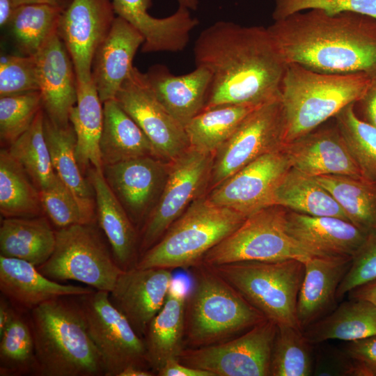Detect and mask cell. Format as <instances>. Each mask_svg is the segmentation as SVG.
<instances>
[{
  "label": "cell",
  "mask_w": 376,
  "mask_h": 376,
  "mask_svg": "<svg viewBox=\"0 0 376 376\" xmlns=\"http://www.w3.org/2000/svg\"><path fill=\"white\" fill-rule=\"evenodd\" d=\"M144 38L123 18L116 16L107 37L95 52L91 78L100 100L115 99L133 66V59Z\"/></svg>",
  "instance_id": "21"
},
{
  "label": "cell",
  "mask_w": 376,
  "mask_h": 376,
  "mask_svg": "<svg viewBox=\"0 0 376 376\" xmlns=\"http://www.w3.org/2000/svg\"><path fill=\"white\" fill-rule=\"evenodd\" d=\"M268 31L286 64L323 73L376 77V19L355 13L298 12Z\"/></svg>",
  "instance_id": "2"
},
{
  "label": "cell",
  "mask_w": 376,
  "mask_h": 376,
  "mask_svg": "<svg viewBox=\"0 0 376 376\" xmlns=\"http://www.w3.org/2000/svg\"><path fill=\"white\" fill-rule=\"evenodd\" d=\"M29 313L36 375H105L101 355L88 332L75 296L47 301Z\"/></svg>",
  "instance_id": "3"
},
{
  "label": "cell",
  "mask_w": 376,
  "mask_h": 376,
  "mask_svg": "<svg viewBox=\"0 0 376 376\" xmlns=\"http://www.w3.org/2000/svg\"><path fill=\"white\" fill-rule=\"evenodd\" d=\"M314 178L333 196L350 222L367 233L376 232V182L347 175Z\"/></svg>",
  "instance_id": "36"
},
{
  "label": "cell",
  "mask_w": 376,
  "mask_h": 376,
  "mask_svg": "<svg viewBox=\"0 0 376 376\" xmlns=\"http://www.w3.org/2000/svg\"><path fill=\"white\" fill-rule=\"evenodd\" d=\"M303 333L311 344L328 340L355 341L376 336V306L350 299L307 327Z\"/></svg>",
  "instance_id": "32"
},
{
  "label": "cell",
  "mask_w": 376,
  "mask_h": 376,
  "mask_svg": "<svg viewBox=\"0 0 376 376\" xmlns=\"http://www.w3.org/2000/svg\"><path fill=\"white\" fill-rule=\"evenodd\" d=\"M37 268L54 281H75L108 292L124 271L95 223L56 230L54 250Z\"/></svg>",
  "instance_id": "8"
},
{
  "label": "cell",
  "mask_w": 376,
  "mask_h": 376,
  "mask_svg": "<svg viewBox=\"0 0 376 376\" xmlns=\"http://www.w3.org/2000/svg\"><path fill=\"white\" fill-rule=\"evenodd\" d=\"M115 99L136 123L157 158L170 162L189 148L185 127L156 97L146 73L132 68Z\"/></svg>",
  "instance_id": "14"
},
{
  "label": "cell",
  "mask_w": 376,
  "mask_h": 376,
  "mask_svg": "<svg viewBox=\"0 0 376 376\" xmlns=\"http://www.w3.org/2000/svg\"><path fill=\"white\" fill-rule=\"evenodd\" d=\"M146 75L157 100L184 127L205 109L211 83L206 68L196 66L189 73L175 75L157 64Z\"/></svg>",
  "instance_id": "27"
},
{
  "label": "cell",
  "mask_w": 376,
  "mask_h": 376,
  "mask_svg": "<svg viewBox=\"0 0 376 376\" xmlns=\"http://www.w3.org/2000/svg\"><path fill=\"white\" fill-rule=\"evenodd\" d=\"M213 157L212 153L189 148L169 162L159 198L141 228L140 256L162 238L192 202L205 195Z\"/></svg>",
  "instance_id": "10"
},
{
  "label": "cell",
  "mask_w": 376,
  "mask_h": 376,
  "mask_svg": "<svg viewBox=\"0 0 376 376\" xmlns=\"http://www.w3.org/2000/svg\"><path fill=\"white\" fill-rule=\"evenodd\" d=\"M89 286L62 284L27 261L0 255V291L18 311L29 312L54 299L93 291Z\"/></svg>",
  "instance_id": "23"
},
{
  "label": "cell",
  "mask_w": 376,
  "mask_h": 376,
  "mask_svg": "<svg viewBox=\"0 0 376 376\" xmlns=\"http://www.w3.org/2000/svg\"><path fill=\"white\" fill-rule=\"evenodd\" d=\"M42 109L39 91L0 97L1 142L10 145L31 127Z\"/></svg>",
  "instance_id": "44"
},
{
  "label": "cell",
  "mask_w": 376,
  "mask_h": 376,
  "mask_svg": "<svg viewBox=\"0 0 376 376\" xmlns=\"http://www.w3.org/2000/svg\"><path fill=\"white\" fill-rule=\"evenodd\" d=\"M116 17L112 0H72L62 12L57 33L72 61L77 81L91 79L94 55Z\"/></svg>",
  "instance_id": "16"
},
{
  "label": "cell",
  "mask_w": 376,
  "mask_h": 376,
  "mask_svg": "<svg viewBox=\"0 0 376 376\" xmlns=\"http://www.w3.org/2000/svg\"><path fill=\"white\" fill-rule=\"evenodd\" d=\"M372 78L362 72L329 74L297 63L287 64L280 88L285 144L319 127L348 104L359 102Z\"/></svg>",
  "instance_id": "5"
},
{
  "label": "cell",
  "mask_w": 376,
  "mask_h": 376,
  "mask_svg": "<svg viewBox=\"0 0 376 376\" xmlns=\"http://www.w3.org/2000/svg\"><path fill=\"white\" fill-rule=\"evenodd\" d=\"M63 10L44 3H26L15 9L8 24L18 50L34 56L57 31Z\"/></svg>",
  "instance_id": "38"
},
{
  "label": "cell",
  "mask_w": 376,
  "mask_h": 376,
  "mask_svg": "<svg viewBox=\"0 0 376 376\" xmlns=\"http://www.w3.org/2000/svg\"><path fill=\"white\" fill-rule=\"evenodd\" d=\"M210 267L266 319L300 329L297 304L305 271L303 261H245Z\"/></svg>",
  "instance_id": "7"
},
{
  "label": "cell",
  "mask_w": 376,
  "mask_h": 376,
  "mask_svg": "<svg viewBox=\"0 0 376 376\" xmlns=\"http://www.w3.org/2000/svg\"><path fill=\"white\" fill-rule=\"evenodd\" d=\"M312 345L300 329L277 325L271 356V376L313 375Z\"/></svg>",
  "instance_id": "41"
},
{
  "label": "cell",
  "mask_w": 376,
  "mask_h": 376,
  "mask_svg": "<svg viewBox=\"0 0 376 376\" xmlns=\"http://www.w3.org/2000/svg\"><path fill=\"white\" fill-rule=\"evenodd\" d=\"M313 375L354 376V365L344 351L323 350L318 355Z\"/></svg>",
  "instance_id": "49"
},
{
  "label": "cell",
  "mask_w": 376,
  "mask_h": 376,
  "mask_svg": "<svg viewBox=\"0 0 376 376\" xmlns=\"http://www.w3.org/2000/svg\"><path fill=\"white\" fill-rule=\"evenodd\" d=\"M287 212L281 206L272 205L249 216L240 227L207 251L202 262L209 266L289 259L304 262L315 256L288 233Z\"/></svg>",
  "instance_id": "9"
},
{
  "label": "cell",
  "mask_w": 376,
  "mask_h": 376,
  "mask_svg": "<svg viewBox=\"0 0 376 376\" xmlns=\"http://www.w3.org/2000/svg\"><path fill=\"white\" fill-rule=\"evenodd\" d=\"M179 6L186 8L189 10H196L198 5V0H178Z\"/></svg>",
  "instance_id": "56"
},
{
  "label": "cell",
  "mask_w": 376,
  "mask_h": 376,
  "mask_svg": "<svg viewBox=\"0 0 376 376\" xmlns=\"http://www.w3.org/2000/svg\"><path fill=\"white\" fill-rule=\"evenodd\" d=\"M185 283L173 281L163 306L150 322L143 338L147 361L155 373L170 359H178L185 348Z\"/></svg>",
  "instance_id": "28"
},
{
  "label": "cell",
  "mask_w": 376,
  "mask_h": 376,
  "mask_svg": "<svg viewBox=\"0 0 376 376\" xmlns=\"http://www.w3.org/2000/svg\"><path fill=\"white\" fill-rule=\"evenodd\" d=\"M77 103L69 116L76 135V157L82 172L91 167L102 169L100 141L103 103L91 79L87 82L77 81Z\"/></svg>",
  "instance_id": "31"
},
{
  "label": "cell",
  "mask_w": 376,
  "mask_h": 376,
  "mask_svg": "<svg viewBox=\"0 0 376 376\" xmlns=\"http://www.w3.org/2000/svg\"><path fill=\"white\" fill-rule=\"evenodd\" d=\"M256 107L221 104L204 109L185 127L189 148L214 154Z\"/></svg>",
  "instance_id": "35"
},
{
  "label": "cell",
  "mask_w": 376,
  "mask_h": 376,
  "mask_svg": "<svg viewBox=\"0 0 376 376\" xmlns=\"http://www.w3.org/2000/svg\"><path fill=\"white\" fill-rule=\"evenodd\" d=\"M354 365V376H376V336L350 342L344 350Z\"/></svg>",
  "instance_id": "48"
},
{
  "label": "cell",
  "mask_w": 376,
  "mask_h": 376,
  "mask_svg": "<svg viewBox=\"0 0 376 376\" xmlns=\"http://www.w3.org/2000/svg\"><path fill=\"white\" fill-rule=\"evenodd\" d=\"M244 214L212 203L205 195L192 202L162 238L141 255L136 267L189 269L245 221Z\"/></svg>",
  "instance_id": "6"
},
{
  "label": "cell",
  "mask_w": 376,
  "mask_h": 376,
  "mask_svg": "<svg viewBox=\"0 0 376 376\" xmlns=\"http://www.w3.org/2000/svg\"><path fill=\"white\" fill-rule=\"evenodd\" d=\"M40 193L43 211L57 229L95 223L94 203L77 196L58 175L54 182Z\"/></svg>",
  "instance_id": "43"
},
{
  "label": "cell",
  "mask_w": 376,
  "mask_h": 376,
  "mask_svg": "<svg viewBox=\"0 0 376 376\" xmlns=\"http://www.w3.org/2000/svg\"><path fill=\"white\" fill-rule=\"evenodd\" d=\"M194 56L196 66L211 74L205 109L221 104L258 107L280 96L287 64L267 28L217 22L200 33Z\"/></svg>",
  "instance_id": "1"
},
{
  "label": "cell",
  "mask_w": 376,
  "mask_h": 376,
  "mask_svg": "<svg viewBox=\"0 0 376 376\" xmlns=\"http://www.w3.org/2000/svg\"><path fill=\"white\" fill-rule=\"evenodd\" d=\"M75 298L101 355L104 376H119L130 365L150 369L143 338L111 304L108 292L94 290Z\"/></svg>",
  "instance_id": "11"
},
{
  "label": "cell",
  "mask_w": 376,
  "mask_h": 376,
  "mask_svg": "<svg viewBox=\"0 0 376 376\" xmlns=\"http://www.w3.org/2000/svg\"><path fill=\"white\" fill-rule=\"evenodd\" d=\"M376 280V232L368 234L352 256L350 266L337 290V301L352 290Z\"/></svg>",
  "instance_id": "47"
},
{
  "label": "cell",
  "mask_w": 376,
  "mask_h": 376,
  "mask_svg": "<svg viewBox=\"0 0 376 376\" xmlns=\"http://www.w3.org/2000/svg\"><path fill=\"white\" fill-rule=\"evenodd\" d=\"M354 104H348L334 116L336 125L362 178L376 182V127L357 116Z\"/></svg>",
  "instance_id": "42"
},
{
  "label": "cell",
  "mask_w": 376,
  "mask_h": 376,
  "mask_svg": "<svg viewBox=\"0 0 376 376\" xmlns=\"http://www.w3.org/2000/svg\"><path fill=\"white\" fill-rule=\"evenodd\" d=\"M34 56L44 113L54 125L68 127L70 112L77 100V80L72 61L57 31Z\"/></svg>",
  "instance_id": "19"
},
{
  "label": "cell",
  "mask_w": 376,
  "mask_h": 376,
  "mask_svg": "<svg viewBox=\"0 0 376 376\" xmlns=\"http://www.w3.org/2000/svg\"><path fill=\"white\" fill-rule=\"evenodd\" d=\"M72 0H13L15 7L26 3H44L64 10Z\"/></svg>",
  "instance_id": "54"
},
{
  "label": "cell",
  "mask_w": 376,
  "mask_h": 376,
  "mask_svg": "<svg viewBox=\"0 0 376 376\" xmlns=\"http://www.w3.org/2000/svg\"><path fill=\"white\" fill-rule=\"evenodd\" d=\"M352 256H312L304 261L305 271L298 295L297 318L303 331L333 309L339 284Z\"/></svg>",
  "instance_id": "24"
},
{
  "label": "cell",
  "mask_w": 376,
  "mask_h": 376,
  "mask_svg": "<svg viewBox=\"0 0 376 376\" xmlns=\"http://www.w3.org/2000/svg\"><path fill=\"white\" fill-rule=\"evenodd\" d=\"M36 91L39 83L35 56H1L0 97Z\"/></svg>",
  "instance_id": "45"
},
{
  "label": "cell",
  "mask_w": 376,
  "mask_h": 376,
  "mask_svg": "<svg viewBox=\"0 0 376 376\" xmlns=\"http://www.w3.org/2000/svg\"><path fill=\"white\" fill-rule=\"evenodd\" d=\"M185 301V346L197 348L235 338L265 316L204 263L189 268Z\"/></svg>",
  "instance_id": "4"
},
{
  "label": "cell",
  "mask_w": 376,
  "mask_h": 376,
  "mask_svg": "<svg viewBox=\"0 0 376 376\" xmlns=\"http://www.w3.org/2000/svg\"><path fill=\"white\" fill-rule=\"evenodd\" d=\"M285 132L280 96L256 107L214 153L208 189L259 157L283 147Z\"/></svg>",
  "instance_id": "12"
},
{
  "label": "cell",
  "mask_w": 376,
  "mask_h": 376,
  "mask_svg": "<svg viewBox=\"0 0 376 376\" xmlns=\"http://www.w3.org/2000/svg\"><path fill=\"white\" fill-rule=\"evenodd\" d=\"M116 16H119L143 36V53L158 52H177L185 48L191 31L198 24L189 10L182 6L173 15L164 18L151 16L148 10L152 0H112Z\"/></svg>",
  "instance_id": "22"
},
{
  "label": "cell",
  "mask_w": 376,
  "mask_h": 376,
  "mask_svg": "<svg viewBox=\"0 0 376 376\" xmlns=\"http://www.w3.org/2000/svg\"><path fill=\"white\" fill-rule=\"evenodd\" d=\"M44 116L42 109L31 127L8 148L40 191L49 187L57 176L45 136Z\"/></svg>",
  "instance_id": "39"
},
{
  "label": "cell",
  "mask_w": 376,
  "mask_h": 376,
  "mask_svg": "<svg viewBox=\"0 0 376 376\" xmlns=\"http://www.w3.org/2000/svg\"><path fill=\"white\" fill-rule=\"evenodd\" d=\"M286 230L313 256H352L368 233L350 221L315 217L288 210Z\"/></svg>",
  "instance_id": "26"
},
{
  "label": "cell",
  "mask_w": 376,
  "mask_h": 376,
  "mask_svg": "<svg viewBox=\"0 0 376 376\" xmlns=\"http://www.w3.org/2000/svg\"><path fill=\"white\" fill-rule=\"evenodd\" d=\"M158 376H214L212 373L192 368L180 363L178 359L169 360L157 373Z\"/></svg>",
  "instance_id": "50"
},
{
  "label": "cell",
  "mask_w": 376,
  "mask_h": 376,
  "mask_svg": "<svg viewBox=\"0 0 376 376\" xmlns=\"http://www.w3.org/2000/svg\"><path fill=\"white\" fill-rule=\"evenodd\" d=\"M47 217L3 218L0 227L1 256L23 260L36 267L52 256L56 230Z\"/></svg>",
  "instance_id": "29"
},
{
  "label": "cell",
  "mask_w": 376,
  "mask_h": 376,
  "mask_svg": "<svg viewBox=\"0 0 376 376\" xmlns=\"http://www.w3.org/2000/svg\"><path fill=\"white\" fill-rule=\"evenodd\" d=\"M290 168L283 146L244 166L210 189L206 196L214 204L233 209L248 217L274 205V190Z\"/></svg>",
  "instance_id": "15"
},
{
  "label": "cell",
  "mask_w": 376,
  "mask_h": 376,
  "mask_svg": "<svg viewBox=\"0 0 376 376\" xmlns=\"http://www.w3.org/2000/svg\"><path fill=\"white\" fill-rule=\"evenodd\" d=\"M171 270L160 267L125 270L109 292L111 304L142 338L166 301L174 281Z\"/></svg>",
  "instance_id": "18"
},
{
  "label": "cell",
  "mask_w": 376,
  "mask_h": 376,
  "mask_svg": "<svg viewBox=\"0 0 376 376\" xmlns=\"http://www.w3.org/2000/svg\"><path fill=\"white\" fill-rule=\"evenodd\" d=\"M312 9L329 15L355 13L376 19V0H276L272 17L276 21Z\"/></svg>",
  "instance_id": "46"
},
{
  "label": "cell",
  "mask_w": 376,
  "mask_h": 376,
  "mask_svg": "<svg viewBox=\"0 0 376 376\" xmlns=\"http://www.w3.org/2000/svg\"><path fill=\"white\" fill-rule=\"evenodd\" d=\"M44 132L56 173L77 196L94 203L93 188L83 176L76 157V135L72 125L58 127L45 114Z\"/></svg>",
  "instance_id": "37"
},
{
  "label": "cell",
  "mask_w": 376,
  "mask_h": 376,
  "mask_svg": "<svg viewBox=\"0 0 376 376\" xmlns=\"http://www.w3.org/2000/svg\"><path fill=\"white\" fill-rule=\"evenodd\" d=\"M13 305L3 295L0 298V335L17 313Z\"/></svg>",
  "instance_id": "53"
},
{
  "label": "cell",
  "mask_w": 376,
  "mask_h": 376,
  "mask_svg": "<svg viewBox=\"0 0 376 376\" xmlns=\"http://www.w3.org/2000/svg\"><path fill=\"white\" fill-rule=\"evenodd\" d=\"M155 373L150 369L136 366L130 365L124 368L119 376H153Z\"/></svg>",
  "instance_id": "55"
},
{
  "label": "cell",
  "mask_w": 376,
  "mask_h": 376,
  "mask_svg": "<svg viewBox=\"0 0 376 376\" xmlns=\"http://www.w3.org/2000/svg\"><path fill=\"white\" fill-rule=\"evenodd\" d=\"M347 295L350 299L368 301L376 306V280L352 290Z\"/></svg>",
  "instance_id": "52"
},
{
  "label": "cell",
  "mask_w": 376,
  "mask_h": 376,
  "mask_svg": "<svg viewBox=\"0 0 376 376\" xmlns=\"http://www.w3.org/2000/svg\"><path fill=\"white\" fill-rule=\"evenodd\" d=\"M273 202L274 205L297 213L349 221L338 203L314 177L292 167L276 186Z\"/></svg>",
  "instance_id": "33"
},
{
  "label": "cell",
  "mask_w": 376,
  "mask_h": 376,
  "mask_svg": "<svg viewBox=\"0 0 376 376\" xmlns=\"http://www.w3.org/2000/svg\"><path fill=\"white\" fill-rule=\"evenodd\" d=\"M17 314L0 335V375H36L34 341L28 317Z\"/></svg>",
  "instance_id": "40"
},
{
  "label": "cell",
  "mask_w": 376,
  "mask_h": 376,
  "mask_svg": "<svg viewBox=\"0 0 376 376\" xmlns=\"http://www.w3.org/2000/svg\"><path fill=\"white\" fill-rule=\"evenodd\" d=\"M0 212L3 218H31L44 212L40 190L5 148L0 150Z\"/></svg>",
  "instance_id": "34"
},
{
  "label": "cell",
  "mask_w": 376,
  "mask_h": 376,
  "mask_svg": "<svg viewBox=\"0 0 376 376\" xmlns=\"http://www.w3.org/2000/svg\"><path fill=\"white\" fill-rule=\"evenodd\" d=\"M100 150L103 166L140 157L155 156L146 134L116 99L103 102Z\"/></svg>",
  "instance_id": "30"
},
{
  "label": "cell",
  "mask_w": 376,
  "mask_h": 376,
  "mask_svg": "<svg viewBox=\"0 0 376 376\" xmlns=\"http://www.w3.org/2000/svg\"><path fill=\"white\" fill-rule=\"evenodd\" d=\"M169 166V162L152 155L103 166L107 184L135 226H142L157 203Z\"/></svg>",
  "instance_id": "17"
},
{
  "label": "cell",
  "mask_w": 376,
  "mask_h": 376,
  "mask_svg": "<svg viewBox=\"0 0 376 376\" xmlns=\"http://www.w3.org/2000/svg\"><path fill=\"white\" fill-rule=\"evenodd\" d=\"M88 180L95 198L96 219L123 270L136 267L139 259V237L130 217L107 184L102 169L91 167Z\"/></svg>",
  "instance_id": "25"
},
{
  "label": "cell",
  "mask_w": 376,
  "mask_h": 376,
  "mask_svg": "<svg viewBox=\"0 0 376 376\" xmlns=\"http://www.w3.org/2000/svg\"><path fill=\"white\" fill-rule=\"evenodd\" d=\"M276 329L274 322L265 319L224 342L186 347L178 360L214 376H271V356Z\"/></svg>",
  "instance_id": "13"
},
{
  "label": "cell",
  "mask_w": 376,
  "mask_h": 376,
  "mask_svg": "<svg viewBox=\"0 0 376 376\" xmlns=\"http://www.w3.org/2000/svg\"><path fill=\"white\" fill-rule=\"evenodd\" d=\"M359 102L361 103L364 120L376 127V77L372 78Z\"/></svg>",
  "instance_id": "51"
},
{
  "label": "cell",
  "mask_w": 376,
  "mask_h": 376,
  "mask_svg": "<svg viewBox=\"0 0 376 376\" xmlns=\"http://www.w3.org/2000/svg\"><path fill=\"white\" fill-rule=\"evenodd\" d=\"M291 167L311 177L363 178L336 125L315 130L284 144Z\"/></svg>",
  "instance_id": "20"
}]
</instances>
